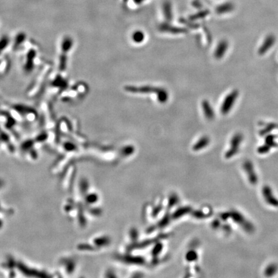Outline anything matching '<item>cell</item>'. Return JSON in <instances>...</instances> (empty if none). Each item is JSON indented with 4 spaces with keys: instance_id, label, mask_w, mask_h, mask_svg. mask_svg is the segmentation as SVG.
<instances>
[{
    "instance_id": "6da1fadb",
    "label": "cell",
    "mask_w": 278,
    "mask_h": 278,
    "mask_svg": "<svg viewBox=\"0 0 278 278\" xmlns=\"http://www.w3.org/2000/svg\"><path fill=\"white\" fill-rule=\"evenodd\" d=\"M125 90L128 92L133 93H155L158 102L162 104L166 103L169 99L168 92L166 89L162 88L151 86H127L125 87Z\"/></svg>"
},
{
    "instance_id": "3957f363",
    "label": "cell",
    "mask_w": 278,
    "mask_h": 278,
    "mask_svg": "<svg viewBox=\"0 0 278 278\" xmlns=\"http://www.w3.org/2000/svg\"><path fill=\"white\" fill-rule=\"evenodd\" d=\"M275 41H276V39L274 36H267L259 49V54L260 55L265 54L274 45Z\"/></svg>"
},
{
    "instance_id": "277c9868",
    "label": "cell",
    "mask_w": 278,
    "mask_h": 278,
    "mask_svg": "<svg viewBox=\"0 0 278 278\" xmlns=\"http://www.w3.org/2000/svg\"><path fill=\"white\" fill-rule=\"evenodd\" d=\"M228 47H229V43L227 41L222 40L220 41L214 51V56L215 58L217 59H222L226 53Z\"/></svg>"
},
{
    "instance_id": "7a4b0ae2",
    "label": "cell",
    "mask_w": 278,
    "mask_h": 278,
    "mask_svg": "<svg viewBox=\"0 0 278 278\" xmlns=\"http://www.w3.org/2000/svg\"><path fill=\"white\" fill-rule=\"evenodd\" d=\"M238 94L239 93H238V91L237 90H234L231 91L225 98L221 106V108H220L221 113L223 115H227L230 111V109L234 106L236 101Z\"/></svg>"
},
{
    "instance_id": "52a82bcc",
    "label": "cell",
    "mask_w": 278,
    "mask_h": 278,
    "mask_svg": "<svg viewBox=\"0 0 278 278\" xmlns=\"http://www.w3.org/2000/svg\"><path fill=\"white\" fill-rule=\"evenodd\" d=\"M145 36H144V33L141 31H137L133 34L132 35V39L133 41L136 43H140L144 41Z\"/></svg>"
},
{
    "instance_id": "8992f818",
    "label": "cell",
    "mask_w": 278,
    "mask_h": 278,
    "mask_svg": "<svg viewBox=\"0 0 278 278\" xmlns=\"http://www.w3.org/2000/svg\"><path fill=\"white\" fill-rule=\"evenodd\" d=\"M159 29L161 32H169L171 34H183L187 32V30L185 29V28L171 27V26H169L166 24L162 25L160 27Z\"/></svg>"
},
{
    "instance_id": "5b68a950",
    "label": "cell",
    "mask_w": 278,
    "mask_h": 278,
    "mask_svg": "<svg viewBox=\"0 0 278 278\" xmlns=\"http://www.w3.org/2000/svg\"><path fill=\"white\" fill-rule=\"evenodd\" d=\"M201 105H202L203 114L205 115L206 119L209 120H211L214 119L215 115L214 109L212 108L211 104L209 103V102L207 100H204L202 102V104Z\"/></svg>"
},
{
    "instance_id": "ba28073f",
    "label": "cell",
    "mask_w": 278,
    "mask_h": 278,
    "mask_svg": "<svg viewBox=\"0 0 278 278\" xmlns=\"http://www.w3.org/2000/svg\"><path fill=\"white\" fill-rule=\"evenodd\" d=\"M208 143H209V138L207 137H204L203 138H201L200 140L198 142V143L196 144L195 146V149H199V148H203V147L205 146Z\"/></svg>"
},
{
    "instance_id": "9c48e42d",
    "label": "cell",
    "mask_w": 278,
    "mask_h": 278,
    "mask_svg": "<svg viewBox=\"0 0 278 278\" xmlns=\"http://www.w3.org/2000/svg\"><path fill=\"white\" fill-rule=\"evenodd\" d=\"M164 12H165V16H166V19L167 21H171L172 19V14L171 11V9H170V7L169 5L166 6L164 9Z\"/></svg>"
},
{
    "instance_id": "30bf717a",
    "label": "cell",
    "mask_w": 278,
    "mask_h": 278,
    "mask_svg": "<svg viewBox=\"0 0 278 278\" xmlns=\"http://www.w3.org/2000/svg\"><path fill=\"white\" fill-rule=\"evenodd\" d=\"M207 14H208V12L207 11H205V12L199 13L198 14L195 15V16H193V17H191V19H199V18H202L203 17H205V15H207Z\"/></svg>"
}]
</instances>
